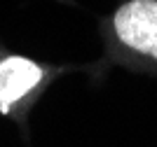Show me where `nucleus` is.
Wrapping results in <instances>:
<instances>
[{
	"instance_id": "1",
	"label": "nucleus",
	"mask_w": 157,
	"mask_h": 147,
	"mask_svg": "<svg viewBox=\"0 0 157 147\" xmlns=\"http://www.w3.org/2000/svg\"><path fill=\"white\" fill-rule=\"evenodd\" d=\"M113 31L127 49L157 61V0H129L113 17Z\"/></svg>"
},
{
	"instance_id": "2",
	"label": "nucleus",
	"mask_w": 157,
	"mask_h": 147,
	"mask_svg": "<svg viewBox=\"0 0 157 147\" xmlns=\"http://www.w3.org/2000/svg\"><path fill=\"white\" fill-rule=\"evenodd\" d=\"M42 82V68L26 56H7L0 61V110H10Z\"/></svg>"
}]
</instances>
